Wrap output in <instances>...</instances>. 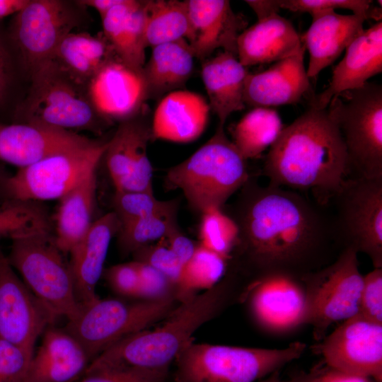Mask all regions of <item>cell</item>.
<instances>
[{"label":"cell","mask_w":382,"mask_h":382,"mask_svg":"<svg viewBox=\"0 0 382 382\" xmlns=\"http://www.w3.org/2000/svg\"><path fill=\"white\" fill-rule=\"evenodd\" d=\"M236 215L240 255L255 275L302 277L332 262L342 249L327 206L298 191L250 178L241 189Z\"/></svg>","instance_id":"6da1fadb"},{"label":"cell","mask_w":382,"mask_h":382,"mask_svg":"<svg viewBox=\"0 0 382 382\" xmlns=\"http://www.w3.org/2000/svg\"><path fill=\"white\" fill-rule=\"evenodd\" d=\"M263 174L269 184L310 192L328 206L351 166L340 131L327 108L311 107L284 127L266 155Z\"/></svg>","instance_id":"7a4b0ae2"},{"label":"cell","mask_w":382,"mask_h":382,"mask_svg":"<svg viewBox=\"0 0 382 382\" xmlns=\"http://www.w3.org/2000/svg\"><path fill=\"white\" fill-rule=\"evenodd\" d=\"M231 284L223 280L214 287L180 303L160 327L130 335L92 361L86 374L103 368L131 367L169 370L170 364L193 334L228 304Z\"/></svg>","instance_id":"3957f363"},{"label":"cell","mask_w":382,"mask_h":382,"mask_svg":"<svg viewBox=\"0 0 382 382\" xmlns=\"http://www.w3.org/2000/svg\"><path fill=\"white\" fill-rule=\"evenodd\" d=\"M29 78L30 86L16 109L14 122L96 134L112 125L95 108L88 86L74 79L54 59L40 64Z\"/></svg>","instance_id":"277c9868"},{"label":"cell","mask_w":382,"mask_h":382,"mask_svg":"<svg viewBox=\"0 0 382 382\" xmlns=\"http://www.w3.org/2000/svg\"><path fill=\"white\" fill-rule=\"evenodd\" d=\"M246 161L219 125L206 143L168 170L166 185L180 190L190 206L201 213L221 209L249 180Z\"/></svg>","instance_id":"5b68a950"},{"label":"cell","mask_w":382,"mask_h":382,"mask_svg":"<svg viewBox=\"0 0 382 382\" xmlns=\"http://www.w3.org/2000/svg\"><path fill=\"white\" fill-rule=\"evenodd\" d=\"M300 341L281 349L245 347L190 341L175 359V382H257L300 358Z\"/></svg>","instance_id":"8992f818"},{"label":"cell","mask_w":382,"mask_h":382,"mask_svg":"<svg viewBox=\"0 0 382 382\" xmlns=\"http://www.w3.org/2000/svg\"><path fill=\"white\" fill-rule=\"evenodd\" d=\"M51 230L11 238L7 257L30 291L59 318L74 319L81 305L69 263L58 248Z\"/></svg>","instance_id":"52a82bcc"},{"label":"cell","mask_w":382,"mask_h":382,"mask_svg":"<svg viewBox=\"0 0 382 382\" xmlns=\"http://www.w3.org/2000/svg\"><path fill=\"white\" fill-rule=\"evenodd\" d=\"M328 112L336 124L348 155L352 176L382 178V87L366 82L330 101Z\"/></svg>","instance_id":"ba28073f"},{"label":"cell","mask_w":382,"mask_h":382,"mask_svg":"<svg viewBox=\"0 0 382 382\" xmlns=\"http://www.w3.org/2000/svg\"><path fill=\"white\" fill-rule=\"evenodd\" d=\"M108 139L49 156L18 168L13 174L0 170V204L59 199L97 167Z\"/></svg>","instance_id":"9c48e42d"},{"label":"cell","mask_w":382,"mask_h":382,"mask_svg":"<svg viewBox=\"0 0 382 382\" xmlns=\"http://www.w3.org/2000/svg\"><path fill=\"white\" fill-rule=\"evenodd\" d=\"M177 303L175 299L147 301L98 297L81 306L64 328L80 342L92 362L117 342L168 316Z\"/></svg>","instance_id":"30bf717a"},{"label":"cell","mask_w":382,"mask_h":382,"mask_svg":"<svg viewBox=\"0 0 382 382\" xmlns=\"http://www.w3.org/2000/svg\"><path fill=\"white\" fill-rule=\"evenodd\" d=\"M86 8L78 1L30 0L15 14L8 31V42L18 68L30 76L52 59L64 37L86 22Z\"/></svg>","instance_id":"8fae6325"},{"label":"cell","mask_w":382,"mask_h":382,"mask_svg":"<svg viewBox=\"0 0 382 382\" xmlns=\"http://www.w3.org/2000/svg\"><path fill=\"white\" fill-rule=\"evenodd\" d=\"M357 254L343 248L332 262L301 277L306 295V324L313 327L317 342L327 335L332 324L359 313L363 275Z\"/></svg>","instance_id":"7c38bea8"},{"label":"cell","mask_w":382,"mask_h":382,"mask_svg":"<svg viewBox=\"0 0 382 382\" xmlns=\"http://www.w3.org/2000/svg\"><path fill=\"white\" fill-rule=\"evenodd\" d=\"M330 202L342 248L364 253L382 268V178L349 177Z\"/></svg>","instance_id":"4fadbf2b"},{"label":"cell","mask_w":382,"mask_h":382,"mask_svg":"<svg viewBox=\"0 0 382 382\" xmlns=\"http://www.w3.org/2000/svg\"><path fill=\"white\" fill-rule=\"evenodd\" d=\"M58 318L18 277L0 247V336L33 356L37 340Z\"/></svg>","instance_id":"5bb4252c"},{"label":"cell","mask_w":382,"mask_h":382,"mask_svg":"<svg viewBox=\"0 0 382 382\" xmlns=\"http://www.w3.org/2000/svg\"><path fill=\"white\" fill-rule=\"evenodd\" d=\"M318 342L313 349L328 366L382 382V323L358 313Z\"/></svg>","instance_id":"9a60e30c"},{"label":"cell","mask_w":382,"mask_h":382,"mask_svg":"<svg viewBox=\"0 0 382 382\" xmlns=\"http://www.w3.org/2000/svg\"><path fill=\"white\" fill-rule=\"evenodd\" d=\"M255 321L273 332L306 324V295L301 277L274 272L255 275L242 294Z\"/></svg>","instance_id":"2e32d148"},{"label":"cell","mask_w":382,"mask_h":382,"mask_svg":"<svg viewBox=\"0 0 382 382\" xmlns=\"http://www.w3.org/2000/svg\"><path fill=\"white\" fill-rule=\"evenodd\" d=\"M146 105L137 115L117 123L103 158L115 190L153 192V168L147 154L153 139Z\"/></svg>","instance_id":"e0dca14e"},{"label":"cell","mask_w":382,"mask_h":382,"mask_svg":"<svg viewBox=\"0 0 382 382\" xmlns=\"http://www.w3.org/2000/svg\"><path fill=\"white\" fill-rule=\"evenodd\" d=\"M88 89L98 112L112 124L137 115L149 100L142 69L130 67L117 57L103 66Z\"/></svg>","instance_id":"ac0fdd59"},{"label":"cell","mask_w":382,"mask_h":382,"mask_svg":"<svg viewBox=\"0 0 382 382\" xmlns=\"http://www.w3.org/2000/svg\"><path fill=\"white\" fill-rule=\"evenodd\" d=\"M94 140L77 132L44 125L0 124V161L21 168Z\"/></svg>","instance_id":"d6986e66"},{"label":"cell","mask_w":382,"mask_h":382,"mask_svg":"<svg viewBox=\"0 0 382 382\" xmlns=\"http://www.w3.org/2000/svg\"><path fill=\"white\" fill-rule=\"evenodd\" d=\"M191 28L187 41L195 58L207 59L216 50L237 56V39L246 22L227 0H186Z\"/></svg>","instance_id":"ffe728a7"},{"label":"cell","mask_w":382,"mask_h":382,"mask_svg":"<svg viewBox=\"0 0 382 382\" xmlns=\"http://www.w3.org/2000/svg\"><path fill=\"white\" fill-rule=\"evenodd\" d=\"M40 337L24 382H75L85 374L91 360L65 328L51 325Z\"/></svg>","instance_id":"44dd1931"},{"label":"cell","mask_w":382,"mask_h":382,"mask_svg":"<svg viewBox=\"0 0 382 382\" xmlns=\"http://www.w3.org/2000/svg\"><path fill=\"white\" fill-rule=\"evenodd\" d=\"M343 59L334 68L328 87L311 100V107L326 109L336 95L364 86L382 71V22L359 35L345 49Z\"/></svg>","instance_id":"7402d4cb"},{"label":"cell","mask_w":382,"mask_h":382,"mask_svg":"<svg viewBox=\"0 0 382 382\" xmlns=\"http://www.w3.org/2000/svg\"><path fill=\"white\" fill-rule=\"evenodd\" d=\"M121 224L115 214L109 212L96 219L69 252V267L77 299L81 306L96 300L97 284L103 276L104 264L112 239Z\"/></svg>","instance_id":"603a6c76"},{"label":"cell","mask_w":382,"mask_h":382,"mask_svg":"<svg viewBox=\"0 0 382 382\" xmlns=\"http://www.w3.org/2000/svg\"><path fill=\"white\" fill-rule=\"evenodd\" d=\"M305 50L275 62L264 71L248 73L245 81V104L269 108L299 102L310 88L303 62Z\"/></svg>","instance_id":"cb8c5ba5"},{"label":"cell","mask_w":382,"mask_h":382,"mask_svg":"<svg viewBox=\"0 0 382 382\" xmlns=\"http://www.w3.org/2000/svg\"><path fill=\"white\" fill-rule=\"evenodd\" d=\"M210 107L200 94L186 90L162 98L151 120L153 139L188 143L197 139L207 125Z\"/></svg>","instance_id":"d4e9b609"},{"label":"cell","mask_w":382,"mask_h":382,"mask_svg":"<svg viewBox=\"0 0 382 382\" xmlns=\"http://www.w3.org/2000/svg\"><path fill=\"white\" fill-rule=\"evenodd\" d=\"M367 20L361 15H342L330 11L312 18V23L301 37L309 53L306 69L309 79L330 66L349 45L364 31Z\"/></svg>","instance_id":"484cf974"},{"label":"cell","mask_w":382,"mask_h":382,"mask_svg":"<svg viewBox=\"0 0 382 382\" xmlns=\"http://www.w3.org/2000/svg\"><path fill=\"white\" fill-rule=\"evenodd\" d=\"M304 48L291 23L278 14L257 21L237 39V57L245 67L277 62Z\"/></svg>","instance_id":"4316f807"},{"label":"cell","mask_w":382,"mask_h":382,"mask_svg":"<svg viewBox=\"0 0 382 382\" xmlns=\"http://www.w3.org/2000/svg\"><path fill=\"white\" fill-rule=\"evenodd\" d=\"M248 71L237 56L222 51L203 62L201 76L209 105L224 126L228 116L245 108L244 87Z\"/></svg>","instance_id":"83f0119b"},{"label":"cell","mask_w":382,"mask_h":382,"mask_svg":"<svg viewBox=\"0 0 382 382\" xmlns=\"http://www.w3.org/2000/svg\"><path fill=\"white\" fill-rule=\"evenodd\" d=\"M145 1L122 0L101 17L103 34L117 57L135 69L145 64Z\"/></svg>","instance_id":"f1b7e54d"},{"label":"cell","mask_w":382,"mask_h":382,"mask_svg":"<svg viewBox=\"0 0 382 382\" xmlns=\"http://www.w3.org/2000/svg\"><path fill=\"white\" fill-rule=\"evenodd\" d=\"M152 48L142 71L149 100H159L185 85L192 73L195 57L185 39Z\"/></svg>","instance_id":"f546056e"},{"label":"cell","mask_w":382,"mask_h":382,"mask_svg":"<svg viewBox=\"0 0 382 382\" xmlns=\"http://www.w3.org/2000/svg\"><path fill=\"white\" fill-rule=\"evenodd\" d=\"M96 191L95 170L59 199L54 236L64 254L69 253L95 221Z\"/></svg>","instance_id":"4dcf8cb0"},{"label":"cell","mask_w":382,"mask_h":382,"mask_svg":"<svg viewBox=\"0 0 382 382\" xmlns=\"http://www.w3.org/2000/svg\"><path fill=\"white\" fill-rule=\"evenodd\" d=\"M117 57L103 33L93 35L72 32L64 37L52 57L81 83L91 80L112 58Z\"/></svg>","instance_id":"1f68e13d"},{"label":"cell","mask_w":382,"mask_h":382,"mask_svg":"<svg viewBox=\"0 0 382 382\" xmlns=\"http://www.w3.org/2000/svg\"><path fill=\"white\" fill-rule=\"evenodd\" d=\"M284 128L278 112L270 108H254L233 127L232 142L245 160L260 156L277 141Z\"/></svg>","instance_id":"d6a6232c"},{"label":"cell","mask_w":382,"mask_h":382,"mask_svg":"<svg viewBox=\"0 0 382 382\" xmlns=\"http://www.w3.org/2000/svg\"><path fill=\"white\" fill-rule=\"evenodd\" d=\"M144 11L146 48L190 40L191 28L186 1H145Z\"/></svg>","instance_id":"836d02e7"},{"label":"cell","mask_w":382,"mask_h":382,"mask_svg":"<svg viewBox=\"0 0 382 382\" xmlns=\"http://www.w3.org/2000/svg\"><path fill=\"white\" fill-rule=\"evenodd\" d=\"M231 259L198 243L191 258L183 266L176 289L178 303L221 282Z\"/></svg>","instance_id":"e575fe53"},{"label":"cell","mask_w":382,"mask_h":382,"mask_svg":"<svg viewBox=\"0 0 382 382\" xmlns=\"http://www.w3.org/2000/svg\"><path fill=\"white\" fill-rule=\"evenodd\" d=\"M176 201L167 209L122 226L117 233V244L123 255L133 254L141 248L166 237L178 228Z\"/></svg>","instance_id":"d590c367"},{"label":"cell","mask_w":382,"mask_h":382,"mask_svg":"<svg viewBox=\"0 0 382 382\" xmlns=\"http://www.w3.org/2000/svg\"><path fill=\"white\" fill-rule=\"evenodd\" d=\"M52 229L47 209L40 202H7L0 204V239Z\"/></svg>","instance_id":"8d00e7d4"},{"label":"cell","mask_w":382,"mask_h":382,"mask_svg":"<svg viewBox=\"0 0 382 382\" xmlns=\"http://www.w3.org/2000/svg\"><path fill=\"white\" fill-rule=\"evenodd\" d=\"M202 214L199 243L231 258L232 252L239 245V229L234 219L219 208L209 209Z\"/></svg>","instance_id":"74e56055"},{"label":"cell","mask_w":382,"mask_h":382,"mask_svg":"<svg viewBox=\"0 0 382 382\" xmlns=\"http://www.w3.org/2000/svg\"><path fill=\"white\" fill-rule=\"evenodd\" d=\"M175 200L161 201L152 192L115 190L113 212L121 226L168 208Z\"/></svg>","instance_id":"f35d334b"},{"label":"cell","mask_w":382,"mask_h":382,"mask_svg":"<svg viewBox=\"0 0 382 382\" xmlns=\"http://www.w3.org/2000/svg\"><path fill=\"white\" fill-rule=\"evenodd\" d=\"M281 8L295 12H307L312 18L330 11L348 9L366 19L381 20V8L369 0H282Z\"/></svg>","instance_id":"ab89813d"},{"label":"cell","mask_w":382,"mask_h":382,"mask_svg":"<svg viewBox=\"0 0 382 382\" xmlns=\"http://www.w3.org/2000/svg\"><path fill=\"white\" fill-rule=\"evenodd\" d=\"M134 260L146 263L158 270L176 286L183 265L170 248L166 237L135 251Z\"/></svg>","instance_id":"60d3db41"},{"label":"cell","mask_w":382,"mask_h":382,"mask_svg":"<svg viewBox=\"0 0 382 382\" xmlns=\"http://www.w3.org/2000/svg\"><path fill=\"white\" fill-rule=\"evenodd\" d=\"M134 261L139 276L137 299L147 301H161L171 299L177 300L176 286L169 278L146 263Z\"/></svg>","instance_id":"b9f144b4"},{"label":"cell","mask_w":382,"mask_h":382,"mask_svg":"<svg viewBox=\"0 0 382 382\" xmlns=\"http://www.w3.org/2000/svg\"><path fill=\"white\" fill-rule=\"evenodd\" d=\"M168 370L109 367L84 374L75 382H166Z\"/></svg>","instance_id":"7bdbcfd3"},{"label":"cell","mask_w":382,"mask_h":382,"mask_svg":"<svg viewBox=\"0 0 382 382\" xmlns=\"http://www.w3.org/2000/svg\"><path fill=\"white\" fill-rule=\"evenodd\" d=\"M31 358L0 336V382H24Z\"/></svg>","instance_id":"ee69618b"},{"label":"cell","mask_w":382,"mask_h":382,"mask_svg":"<svg viewBox=\"0 0 382 382\" xmlns=\"http://www.w3.org/2000/svg\"><path fill=\"white\" fill-rule=\"evenodd\" d=\"M358 313L382 323V268H374L363 275Z\"/></svg>","instance_id":"f6af8a7d"},{"label":"cell","mask_w":382,"mask_h":382,"mask_svg":"<svg viewBox=\"0 0 382 382\" xmlns=\"http://www.w3.org/2000/svg\"><path fill=\"white\" fill-rule=\"evenodd\" d=\"M103 276L110 288L118 296L137 299L139 276L134 260L109 267L104 270Z\"/></svg>","instance_id":"bcb514c9"},{"label":"cell","mask_w":382,"mask_h":382,"mask_svg":"<svg viewBox=\"0 0 382 382\" xmlns=\"http://www.w3.org/2000/svg\"><path fill=\"white\" fill-rule=\"evenodd\" d=\"M288 380L289 382H376L368 377L340 371L324 361L308 371H299L293 373Z\"/></svg>","instance_id":"7dc6e473"},{"label":"cell","mask_w":382,"mask_h":382,"mask_svg":"<svg viewBox=\"0 0 382 382\" xmlns=\"http://www.w3.org/2000/svg\"><path fill=\"white\" fill-rule=\"evenodd\" d=\"M18 67L8 42L0 36V109L6 105L8 100Z\"/></svg>","instance_id":"c3c4849f"},{"label":"cell","mask_w":382,"mask_h":382,"mask_svg":"<svg viewBox=\"0 0 382 382\" xmlns=\"http://www.w3.org/2000/svg\"><path fill=\"white\" fill-rule=\"evenodd\" d=\"M167 243L183 266L194 254L198 243L185 236L177 228L166 237Z\"/></svg>","instance_id":"681fc988"},{"label":"cell","mask_w":382,"mask_h":382,"mask_svg":"<svg viewBox=\"0 0 382 382\" xmlns=\"http://www.w3.org/2000/svg\"><path fill=\"white\" fill-rule=\"evenodd\" d=\"M246 4L253 10L257 17V21L278 14L282 8V0H248Z\"/></svg>","instance_id":"f907efd6"},{"label":"cell","mask_w":382,"mask_h":382,"mask_svg":"<svg viewBox=\"0 0 382 382\" xmlns=\"http://www.w3.org/2000/svg\"><path fill=\"white\" fill-rule=\"evenodd\" d=\"M122 0H79L78 1L86 6L94 8L100 14V18L111 8L118 5Z\"/></svg>","instance_id":"816d5d0a"},{"label":"cell","mask_w":382,"mask_h":382,"mask_svg":"<svg viewBox=\"0 0 382 382\" xmlns=\"http://www.w3.org/2000/svg\"><path fill=\"white\" fill-rule=\"evenodd\" d=\"M30 0H0V19L16 14L24 8Z\"/></svg>","instance_id":"f5cc1de1"},{"label":"cell","mask_w":382,"mask_h":382,"mask_svg":"<svg viewBox=\"0 0 382 382\" xmlns=\"http://www.w3.org/2000/svg\"><path fill=\"white\" fill-rule=\"evenodd\" d=\"M257 382H289V381L283 379L280 376V371H277Z\"/></svg>","instance_id":"db71d44e"}]
</instances>
